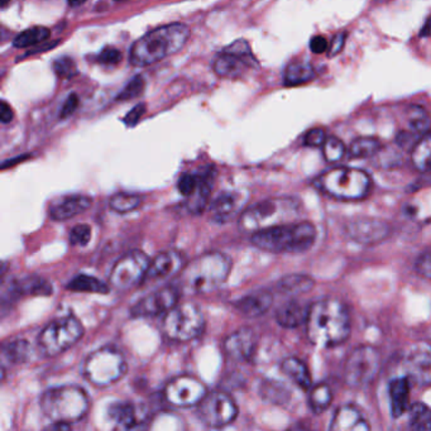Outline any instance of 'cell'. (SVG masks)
I'll list each match as a JSON object with an SVG mask.
<instances>
[{
	"label": "cell",
	"instance_id": "16",
	"mask_svg": "<svg viewBox=\"0 0 431 431\" xmlns=\"http://www.w3.org/2000/svg\"><path fill=\"white\" fill-rule=\"evenodd\" d=\"M348 236L363 245H373L390 235V225L384 220L361 218L349 221L345 227Z\"/></svg>",
	"mask_w": 431,
	"mask_h": 431
},
{
	"label": "cell",
	"instance_id": "33",
	"mask_svg": "<svg viewBox=\"0 0 431 431\" xmlns=\"http://www.w3.org/2000/svg\"><path fill=\"white\" fill-rule=\"evenodd\" d=\"M315 78L313 66L307 63H291L283 74V82L286 87H298L306 84Z\"/></svg>",
	"mask_w": 431,
	"mask_h": 431
},
{
	"label": "cell",
	"instance_id": "21",
	"mask_svg": "<svg viewBox=\"0 0 431 431\" xmlns=\"http://www.w3.org/2000/svg\"><path fill=\"white\" fill-rule=\"evenodd\" d=\"M244 199L242 194L227 191L220 194L210 208L212 219L218 224H224L235 218L243 208Z\"/></svg>",
	"mask_w": 431,
	"mask_h": 431
},
{
	"label": "cell",
	"instance_id": "41",
	"mask_svg": "<svg viewBox=\"0 0 431 431\" xmlns=\"http://www.w3.org/2000/svg\"><path fill=\"white\" fill-rule=\"evenodd\" d=\"M410 423L417 430H431V410L423 404H414L408 408Z\"/></svg>",
	"mask_w": 431,
	"mask_h": 431
},
{
	"label": "cell",
	"instance_id": "50",
	"mask_svg": "<svg viewBox=\"0 0 431 431\" xmlns=\"http://www.w3.org/2000/svg\"><path fill=\"white\" fill-rule=\"evenodd\" d=\"M122 60L120 51L115 47H105L98 56V63L102 65H117Z\"/></svg>",
	"mask_w": 431,
	"mask_h": 431
},
{
	"label": "cell",
	"instance_id": "30",
	"mask_svg": "<svg viewBox=\"0 0 431 431\" xmlns=\"http://www.w3.org/2000/svg\"><path fill=\"white\" fill-rule=\"evenodd\" d=\"M108 412L111 420L123 429H132L140 423L137 408L131 402H115L110 405Z\"/></svg>",
	"mask_w": 431,
	"mask_h": 431
},
{
	"label": "cell",
	"instance_id": "48",
	"mask_svg": "<svg viewBox=\"0 0 431 431\" xmlns=\"http://www.w3.org/2000/svg\"><path fill=\"white\" fill-rule=\"evenodd\" d=\"M327 141V134L322 128H313L306 133L304 143L309 147H322Z\"/></svg>",
	"mask_w": 431,
	"mask_h": 431
},
{
	"label": "cell",
	"instance_id": "13",
	"mask_svg": "<svg viewBox=\"0 0 431 431\" xmlns=\"http://www.w3.org/2000/svg\"><path fill=\"white\" fill-rule=\"evenodd\" d=\"M197 415L210 428H223L236 419L238 406L227 392H206L204 399L197 405Z\"/></svg>",
	"mask_w": 431,
	"mask_h": 431
},
{
	"label": "cell",
	"instance_id": "28",
	"mask_svg": "<svg viewBox=\"0 0 431 431\" xmlns=\"http://www.w3.org/2000/svg\"><path fill=\"white\" fill-rule=\"evenodd\" d=\"M212 175L204 173L200 175V181L197 184L195 190L191 195L188 196L186 208L191 214L199 215L204 212L206 205L209 203V199L212 195Z\"/></svg>",
	"mask_w": 431,
	"mask_h": 431
},
{
	"label": "cell",
	"instance_id": "58",
	"mask_svg": "<svg viewBox=\"0 0 431 431\" xmlns=\"http://www.w3.org/2000/svg\"><path fill=\"white\" fill-rule=\"evenodd\" d=\"M421 37H431V16L426 19V22L423 25L421 31H420Z\"/></svg>",
	"mask_w": 431,
	"mask_h": 431
},
{
	"label": "cell",
	"instance_id": "17",
	"mask_svg": "<svg viewBox=\"0 0 431 431\" xmlns=\"http://www.w3.org/2000/svg\"><path fill=\"white\" fill-rule=\"evenodd\" d=\"M184 269V257L180 252H162L151 261L148 271L146 274V283H159L171 278Z\"/></svg>",
	"mask_w": 431,
	"mask_h": 431
},
{
	"label": "cell",
	"instance_id": "22",
	"mask_svg": "<svg viewBox=\"0 0 431 431\" xmlns=\"http://www.w3.org/2000/svg\"><path fill=\"white\" fill-rule=\"evenodd\" d=\"M93 200L89 196L71 195L63 197L49 208V217L56 221L69 220L87 212Z\"/></svg>",
	"mask_w": 431,
	"mask_h": 431
},
{
	"label": "cell",
	"instance_id": "35",
	"mask_svg": "<svg viewBox=\"0 0 431 431\" xmlns=\"http://www.w3.org/2000/svg\"><path fill=\"white\" fill-rule=\"evenodd\" d=\"M259 392L265 400L276 405H283L289 402L291 397L290 390L285 384L274 379H266L262 382Z\"/></svg>",
	"mask_w": 431,
	"mask_h": 431
},
{
	"label": "cell",
	"instance_id": "43",
	"mask_svg": "<svg viewBox=\"0 0 431 431\" xmlns=\"http://www.w3.org/2000/svg\"><path fill=\"white\" fill-rule=\"evenodd\" d=\"M345 152L346 148L344 143L337 137L327 138V141L322 144V155L329 164L339 162L344 157Z\"/></svg>",
	"mask_w": 431,
	"mask_h": 431
},
{
	"label": "cell",
	"instance_id": "46",
	"mask_svg": "<svg viewBox=\"0 0 431 431\" xmlns=\"http://www.w3.org/2000/svg\"><path fill=\"white\" fill-rule=\"evenodd\" d=\"M69 239L72 245L85 247L91 239V228L87 224H78L72 227L69 234Z\"/></svg>",
	"mask_w": 431,
	"mask_h": 431
},
{
	"label": "cell",
	"instance_id": "47",
	"mask_svg": "<svg viewBox=\"0 0 431 431\" xmlns=\"http://www.w3.org/2000/svg\"><path fill=\"white\" fill-rule=\"evenodd\" d=\"M200 181V175H194V173H184L179 179L177 182V188L181 194L188 197V195L192 194V191L195 190L197 184Z\"/></svg>",
	"mask_w": 431,
	"mask_h": 431
},
{
	"label": "cell",
	"instance_id": "63",
	"mask_svg": "<svg viewBox=\"0 0 431 431\" xmlns=\"http://www.w3.org/2000/svg\"><path fill=\"white\" fill-rule=\"evenodd\" d=\"M115 1H124V0H115Z\"/></svg>",
	"mask_w": 431,
	"mask_h": 431
},
{
	"label": "cell",
	"instance_id": "6",
	"mask_svg": "<svg viewBox=\"0 0 431 431\" xmlns=\"http://www.w3.org/2000/svg\"><path fill=\"white\" fill-rule=\"evenodd\" d=\"M298 201L290 197L267 199L248 208L239 218V228L256 233L266 228L291 223L298 215Z\"/></svg>",
	"mask_w": 431,
	"mask_h": 431
},
{
	"label": "cell",
	"instance_id": "7",
	"mask_svg": "<svg viewBox=\"0 0 431 431\" xmlns=\"http://www.w3.org/2000/svg\"><path fill=\"white\" fill-rule=\"evenodd\" d=\"M322 192L340 200H362L372 188L368 173L358 168L337 167L320 175L315 180Z\"/></svg>",
	"mask_w": 431,
	"mask_h": 431
},
{
	"label": "cell",
	"instance_id": "20",
	"mask_svg": "<svg viewBox=\"0 0 431 431\" xmlns=\"http://www.w3.org/2000/svg\"><path fill=\"white\" fill-rule=\"evenodd\" d=\"M274 304V295L268 290H257L245 295L234 302L235 310L244 318H259L266 313Z\"/></svg>",
	"mask_w": 431,
	"mask_h": 431
},
{
	"label": "cell",
	"instance_id": "56",
	"mask_svg": "<svg viewBox=\"0 0 431 431\" xmlns=\"http://www.w3.org/2000/svg\"><path fill=\"white\" fill-rule=\"evenodd\" d=\"M13 118H14L13 109L9 107L7 102L3 100V102H0V120H1V123L8 124L13 120Z\"/></svg>",
	"mask_w": 431,
	"mask_h": 431
},
{
	"label": "cell",
	"instance_id": "32",
	"mask_svg": "<svg viewBox=\"0 0 431 431\" xmlns=\"http://www.w3.org/2000/svg\"><path fill=\"white\" fill-rule=\"evenodd\" d=\"M411 162L417 171H431V133L428 132L420 137L415 147L411 151Z\"/></svg>",
	"mask_w": 431,
	"mask_h": 431
},
{
	"label": "cell",
	"instance_id": "51",
	"mask_svg": "<svg viewBox=\"0 0 431 431\" xmlns=\"http://www.w3.org/2000/svg\"><path fill=\"white\" fill-rule=\"evenodd\" d=\"M144 113H146V105L141 102V104L135 105L133 109L129 110V113L124 117L123 122L126 123V126H134L141 120V118L144 115Z\"/></svg>",
	"mask_w": 431,
	"mask_h": 431
},
{
	"label": "cell",
	"instance_id": "8",
	"mask_svg": "<svg viewBox=\"0 0 431 431\" xmlns=\"http://www.w3.org/2000/svg\"><path fill=\"white\" fill-rule=\"evenodd\" d=\"M204 315L194 302H182L165 313L162 330L166 337L175 342H190L204 330Z\"/></svg>",
	"mask_w": 431,
	"mask_h": 431
},
{
	"label": "cell",
	"instance_id": "29",
	"mask_svg": "<svg viewBox=\"0 0 431 431\" xmlns=\"http://www.w3.org/2000/svg\"><path fill=\"white\" fill-rule=\"evenodd\" d=\"M313 277L307 274H292L283 277L277 283V289L285 295L298 296L313 290Z\"/></svg>",
	"mask_w": 431,
	"mask_h": 431
},
{
	"label": "cell",
	"instance_id": "60",
	"mask_svg": "<svg viewBox=\"0 0 431 431\" xmlns=\"http://www.w3.org/2000/svg\"><path fill=\"white\" fill-rule=\"evenodd\" d=\"M85 1H87V0H67L69 5H71V7H80V5H82Z\"/></svg>",
	"mask_w": 431,
	"mask_h": 431
},
{
	"label": "cell",
	"instance_id": "27",
	"mask_svg": "<svg viewBox=\"0 0 431 431\" xmlns=\"http://www.w3.org/2000/svg\"><path fill=\"white\" fill-rule=\"evenodd\" d=\"M388 392L391 397V411L393 417H400L408 408L410 382L408 377H399L390 382Z\"/></svg>",
	"mask_w": 431,
	"mask_h": 431
},
{
	"label": "cell",
	"instance_id": "49",
	"mask_svg": "<svg viewBox=\"0 0 431 431\" xmlns=\"http://www.w3.org/2000/svg\"><path fill=\"white\" fill-rule=\"evenodd\" d=\"M421 135L416 134L415 132L410 131V132H401L397 134L396 143L400 146V148L406 149V151H412L415 147L416 143L420 140Z\"/></svg>",
	"mask_w": 431,
	"mask_h": 431
},
{
	"label": "cell",
	"instance_id": "19",
	"mask_svg": "<svg viewBox=\"0 0 431 431\" xmlns=\"http://www.w3.org/2000/svg\"><path fill=\"white\" fill-rule=\"evenodd\" d=\"M406 369L417 384H431V346L419 345L406 358Z\"/></svg>",
	"mask_w": 431,
	"mask_h": 431
},
{
	"label": "cell",
	"instance_id": "36",
	"mask_svg": "<svg viewBox=\"0 0 431 431\" xmlns=\"http://www.w3.org/2000/svg\"><path fill=\"white\" fill-rule=\"evenodd\" d=\"M333 401V393L329 386L325 384H316L309 390V405L315 414H322L327 411Z\"/></svg>",
	"mask_w": 431,
	"mask_h": 431
},
{
	"label": "cell",
	"instance_id": "24",
	"mask_svg": "<svg viewBox=\"0 0 431 431\" xmlns=\"http://www.w3.org/2000/svg\"><path fill=\"white\" fill-rule=\"evenodd\" d=\"M52 294V286L41 277L31 276L25 278L13 280L9 285V298H23V296H48Z\"/></svg>",
	"mask_w": 431,
	"mask_h": 431
},
{
	"label": "cell",
	"instance_id": "53",
	"mask_svg": "<svg viewBox=\"0 0 431 431\" xmlns=\"http://www.w3.org/2000/svg\"><path fill=\"white\" fill-rule=\"evenodd\" d=\"M78 96L76 94H71L65 102H63V108L60 111V118L61 119H66V118L71 117L75 110L78 109Z\"/></svg>",
	"mask_w": 431,
	"mask_h": 431
},
{
	"label": "cell",
	"instance_id": "18",
	"mask_svg": "<svg viewBox=\"0 0 431 431\" xmlns=\"http://www.w3.org/2000/svg\"><path fill=\"white\" fill-rule=\"evenodd\" d=\"M257 346V337L254 330L250 327H243L235 330L224 340L223 348L228 355L234 361L251 360Z\"/></svg>",
	"mask_w": 431,
	"mask_h": 431
},
{
	"label": "cell",
	"instance_id": "26",
	"mask_svg": "<svg viewBox=\"0 0 431 431\" xmlns=\"http://www.w3.org/2000/svg\"><path fill=\"white\" fill-rule=\"evenodd\" d=\"M310 306L298 300H291L278 307L276 313V320L286 329L298 328L302 322H306Z\"/></svg>",
	"mask_w": 431,
	"mask_h": 431
},
{
	"label": "cell",
	"instance_id": "39",
	"mask_svg": "<svg viewBox=\"0 0 431 431\" xmlns=\"http://www.w3.org/2000/svg\"><path fill=\"white\" fill-rule=\"evenodd\" d=\"M31 344L27 340L18 339L3 346V355L8 360L9 363L16 364L28 361L31 357Z\"/></svg>",
	"mask_w": 431,
	"mask_h": 431
},
{
	"label": "cell",
	"instance_id": "62",
	"mask_svg": "<svg viewBox=\"0 0 431 431\" xmlns=\"http://www.w3.org/2000/svg\"><path fill=\"white\" fill-rule=\"evenodd\" d=\"M372 1H375L377 4H384V3H387V1H390V0H372Z\"/></svg>",
	"mask_w": 431,
	"mask_h": 431
},
{
	"label": "cell",
	"instance_id": "14",
	"mask_svg": "<svg viewBox=\"0 0 431 431\" xmlns=\"http://www.w3.org/2000/svg\"><path fill=\"white\" fill-rule=\"evenodd\" d=\"M206 395V387L197 378L191 376L176 377L166 384L164 397L176 408L197 406Z\"/></svg>",
	"mask_w": 431,
	"mask_h": 431
},
{
	"label": "cell",
	"instance_id": "34",
	"mask_svg": "<svg viewBox=\"0 0 431 431\" xmlns=\"http://www.w3.org/2000/svg\"><path fill=\"white\" fill-rule=\"evenodd\" d=\"M67 290L89 294H108L109 285L90 274H78L67 283Z\"/></svg>",
	"mask_w": 431,
	"mask_h": 431
},
{
	"label": "cell",
	"instance_id": "15",
	"mask_svg": "<svg viewBox=\"0 0 431 431\" xmlns=\"http://www.w3.org/2000/svg\"><path fill=\"white\" fill-rule=\"evenodd\" d=\"M179 298L180 292L176 287L166 286L142 298L131 309V313L133 316H158L168 313L173 306L177 305Z\"/></svg>",
	"mask_w": 431,
	"mask_h": 431
},
{
	"label": "cell",
	"instance_id": "11",
	"mask_svg": "<svg viewBox=\"0 0 431 431\" xmlns=\"http://www.w3.org/2000/svg\"><path fill=\"white\" fill-rule=\"evenodd\" d=\"M381 366L379 353L372 345H361L348 357L344 381L352 388H364L375 381Z\"/></svg>",
	"mask_w": 431,
	"mask_h": 431
},
{
	"label": "cell",
	"instance_id": "3",
	"mask_svg": "<svg viewBox=\"0 0 431 431\" xmlns=\"http://www.w3.org/2000/svg\"><path fill=\"white\" fill-rule=\"evenodd\" d=\"M233 267L232 259L221 252H208L184 267L181 287L188 295H204L219 289Z\"/></svg>",
	"mask_w": 431,
	"mask_h": 431
},
{
	"label": "cell",
	"instance_id": "1",
	"mask_svg": "<svg viewBox=\"0 0 431 431\" xmlns=\"http://www.w3.org/2000/svg\"><path fill=\"white\" fill-rule=\"evenodd\" d=\"M309 340L320 348L343 344L351 335L348 310L338 300H320L310 305L306 319Z\"/></svg>",
	"mask_w": 431,
	"mask_h": 431
},
{
	"label": "cell",
	"instance_id": "2",
	"mask_svg": "<svg viewBox=\"0 0 431 431\" xmlns=\"http://www.w3.org/2000/svg\"><path fill=\"white\" fill-rule=\"evenodd\" d=\"M190 38L186 24L173 23L148 32L131 48L129 61L135 67H146L177 54Z\"/></svg>",
	"mask_w": 431,
	"mask_h": 431
},
{
	"label": "cell",
	"instance_id": "10",
	"mask_svg": "<svg viewBox=\"0 0 431 431\" xmlns=\"http://www.w3.org/2000/svg\"><path fill=\"white\" fill-rule=\"evenodd\" d=\"M84 335L81 322L74 316L55 319L41 331L38 345L47 357H56L76 344Z\"/></svg>",
	"mask_w": 431,
	"mask_h": 431
},
{
	"label": "cell",
	"instance_id": "42",
	"mask_svg": "<svg viewBox=\"0 0 431 431\" xmlns=\"http://www.w3.org/2000/svg\"><path fill=\"white\" fill-rule=\"evenodd\" d=\"M431 126V118L423 108L414 107L410 110V131L419 135L428 133Z\"/></svg>",
	"mask_w": 431,
	"mask_h": 431
},
{
	"label": "cell",
	"instance_id": "57",
	"mask_svg": "<svg viewBox=\"0 0 431 431\" xmlns=\"http://www.w3.org/2000/svg\"><path fill=\"white\" fill-rule=\"evenodd\" d=\"M60 42L58 41H55L54 43H47V42H43V43H39L37 46H34V47L32 48L31 51L27 54L28 55H34V54H42V52H46L48 49H52V48H55L57 45H58Z\"/></svg>",
	"mask_w": 431,
	"mask_h": 431
},
{
	"label": "cell",
	"instance_id": "31",
	"mask_svg": "<svg viewBox=\"0 0 431 431\" xmlns=\"http://www.w3.org/2000/svg\"><path fill=\"white\" fill-rule=\"evenodd\" d=\"M281 369L286 376L298 384V387H301L302 390H307V391L310 390L311 377H310L309 369L306 367L305 363L301 360L295 358V357L286 358L281 364Z\"/></svg>",
	"mask_w": 431,
	"mask_h": 431
},
{
	"label": "cell",
	"instance_id": "4",
	"mask_svg": "<svg viewBox=\"0 0 431 431\" xmlns=\"http://www.w3.org/2000/svg\"><path fill=\"white\" fill-rule=\"evenodd\" d=\"M316 239V228L309 221L286 223L266 228L252 234V243L271 253H302L309 251Z\"/></svg>",
	"mask_w": 431,
	"mask_h": 431
},
{
	"label": "cell",
	"instance_id": "25",
	"mask_svg": "<svg viewBox=\"0 0 431 431\" xmlns=\"http://www.w3.org/2000/svg\"><path fill=\"white\" fill-rule=\"evenodd\" d=\"M330 430L367 431L369 430V423L358 408L345 405L338 408L330 425Z\"/></svg>",
	"mask_w": 431,
	"mask_h": 431
},
{
	"label": "cell",
	"instance_id": "52",
	"mask_svg": "<svg viewBox=\"0 0 431 431\" xmlns=\"http://www.w3.org/2000/svg\"><path fill=\"white\" fill-rule=\"evenodd\" d=\"M416 269L421 276L431 280V251L426 252L419 257L416 262Z\"/></svg>",
	"mask_w": 431,
	"mask_h": 431
},
{
	"label": "cell",
	"instance_id": "54",
	"mask_svg": "<svg viewBox=\"0 0 431 431\" xmlns=\"http://www.w3.org/2000/svg\"><path fill=\"white\" fill-rule=\"evenodd\" d=\"M345 38H346V34L345 33H338L337 36L334 38L331 39L329 45V52L328 55L329 57H334V56L339 55L342 52V49L344 47Z\"/></svg>",
	"mask_w": 431,
	"mask_h": 431
},
{
	"label": "cell",
	"instance_id": "5",
	"mask_svg": "<svg viewBox=\"0 0 431 431\" xmlns=\"http://www.w3.org/2000/svg\"><path fill=\"white\" fill-rule=\"evenodd\" d=\"M39 406L54 423H76L87 415L90 400L87 392L78 386H58L43 392Z\"/></svg>",
	"mask_w": 431,
	"mask_h": 431
},
{
	"label": "cell",
	"instance_id": "61",
	"mask_svg": "<svg viewBox=\"0 0 431 431\" xmlns=\"http://www.w3.org/2000/svg\"><path fill=\"white\" fill-rule=\"evenodd\" d=\"M0 1H1V8L4 9L7 8V5H8L10 0H0Z\"/></svg>",
	"mask_w": 431,
	"mask_h": 431
},
{
	"label": "cell",
	"instance_id": "12",
	"mask_svg": "<svg viewBox=\"0 0 431 431\" xmlns=\"http://www.w3.org/2000/svg\"><path fill=\"white\" fill-rule=\"evenodd\" d=\"M151 259L144 252L134 250L122 256L114 263L109 276L111 287L115 290H132L141 285L148 271Z\"/></svg>",
	"mask_w": 431,
	"mask_h": 431
},
{
	"label": "cell",
	"instance_id": "55",
	"mask_svg": "<svg viewBox=\"0 0 431 431\" xmlns=\"http://www.w3.org/2000/svg\"><path fill=\"white\" fill-rule=\"evenodd\" d=\"M310 49L313 51V54L320 55V54H324L329 49V42L322 36H315L310 41Z\"/></svg>",
	"mask_w": 431,
	"mask_h": 431
},
{
	"label": "cell",
	"instance_id": "44",
	"mask_svg": "<svg viewBox=\"0 0 431 431\" xmlns=\"http://www.w3.org/2000/svg\"><path fill=\"white\" fill-rule=\"evenodd\" d=\"M144 85H146V82H144L143 76H141V75L134 76L126 84V87L119 93V95L117 96V102H128V100H132V99L138 98L143 93Z\"/></svg>",
	"mask_w": 431,
	"mask_h": 431
},
{
	"label": "cell",
	"instance_id": "40",
	"mask_svg": "<svg viewBox=\"0 0 431 431\" xmlns=\"http://www.w3.org/2000/svg\"><path fill=\"white\" fill-rule=\"evenodd\" d=\"M141 204V196L126 194V192L115 194V195L111 196L109 200L110 209L113 212H119V214L133 212Z\"/></svg>",
	"mask_w": 431,
	"mask_h": 431
},
{
	"label": "cell",
	"instance_id": "23",
	"mask_svg": "<svg viewBox=\"0 0 431 431\" xmlns=\"http://www.w3.org/2000/svg\"><path fill=\"white\" fill-rule=\"evenodd\" d=\"M251 67H253L252 63H248L245 58L235 55L225 48L215 57L212 63V69L220 78H241L247 69H251Z\"/></svg>",
	"mask_w": 431,
	"mask_h": 431
},
{
	"label": "cell",
	"instance_id": "9",
	"mask_svg": "<svg viewBox=\"0 0 431 431\" xmlns=\"http://www.w3.org/2000/svg\"><path fill=\"white\" fill-rule=\"evenodd\" d=\"M126 369V362L122 353L114 348H102L87 357L84 376L90 384L107 387L124 377Z\"/></svg>",
	"mask_w": 431,
	"mask_h": 431
},
{
	"label": "cell",
	"instance_id": "45",
	"mask_svg": "<svg viewBox=\"0 0 431 431\" xmlns=\"http://www.w3.org/2000/svg\"><path fill=\"white\" fill-rule=\"evenodd\" d=\"M54 70L60 78H72L78 75V66L70 57H60L54 63Z\"/></svg>",
	"mask_w": 431,
	"mask_h": 431
},
{
	"label": "cell",
	"instance_id": "37",
	"mask_svg": "<svg viewBox=\"0 0 431 431\" xmlns=\"http://www.w3.org/2000/svg\"><path fill=\"white\" fill-rule=\"evenodd\" d=\"M51 32L45 27H32L21 32L13 41V46L16 48L34 47L49 38Z\"/></svg>",
	"mask_w": 431,
	"mask_h": 431
},
{
	"label": "cell",
	"instance_id": "38",
	"mask_svg": "<svg viewBox=\"0 0 431 431\" xmlns=\"http://www.w3.org/2000/svg\"><path fill=\"white\" fill-rule=\"evenodd\" d=\"M381 151V142L373 137L357 138L349 146V156L352 158H369L376 156Z\"/></svg>",
	"mask_w": 431,
	"mask_h": 431
},
{
	"label": "cell",
	"instance_id": "59",
	"mask_svg": "<svg viewBox=\"0 0 431 431\" xmlns=\"http://www.w3.org/2000/svg\"><path fill=\"white\" fill-rule=\"evenodd\" d=\"M25 158H27V156H19L16 157V159H9V161H5V162L3 164V168H7L8 166L16 165V162H18V161H23Z\"/></svg>",
	"mask_w": 431,
	"mask_h": 431
}]
</instances>
